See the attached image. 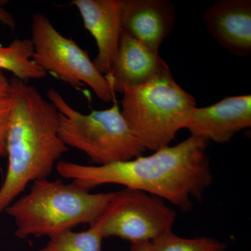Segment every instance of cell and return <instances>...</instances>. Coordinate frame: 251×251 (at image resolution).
Listing matches in <instances>:
<instances>
[{
	"mask_svg": "<svg viewBox=\"0 0 251 251\" xmlns=\"http://www.w3.org/2000/svg\"><path fill=\"white\" fill-rule=\"evenodd\" d=\"M30 39L34 48L31 60L44 72L54 74L74 88L88 86L105 103L116 100L108 80L97 70L87 51L63 36L45 14L33 16Z\"/></svg>",
	"mask_w": 251,
	"mask_h": 251,
	"instance_id": "cell-6",
	"label": "cell"
},
{
	"mask_svg": "<svg viewBox=\"0 0 251 251\" xmlns=\"http://www.w3.org/2000/svg\"><path fill=\"white\" fill-rule=\"evenodd\" d=\"M176 212L161 198L125 188L113 198L95 222L103 239L121 238L130 243L150 242L173 229Z\"/></svg>",
	"mask_w": 251,
	"mask_h": 251,
	"instance_id": "cell-7",
	"label": "cell"
},
{
	"mask_svg": "<svg viewBox=\"0 0 251 251\" xmlns=\"http://www.w3.org/2000/svg\"><path fill=\"white\" fill-rule=\"evenodd\" d=\"M251 126V96L225 97L217 103L193 109L184 126L191 135L209 142L228 143Z\"/></svg>",
	"mask_w": 251,
	"mask_h": 251,
	"instance_id": "cell-8",
	"label": "cell"
},
{
	"mask_svg": "<svg viewBox=\"0 0 251 251\" xmlns=\"http://www.w3.org/2000/svg\"><path fill=\"white\" fill-rule=\"evenodd\" d=\"M71 4L80 13L85 29L97 44L94 66L104 76L116 60L123 28L122 0H73Z\"/></svg>",
	"mask_w": 251,
	"mask_h": 251,
	"instance_id": "cell-9",
	"label": "cell"
},
{
	"mask_svg": "<svg viewBox=\"0 0 251 251\" xmlns=\"http://www.w3.org/2000/svg\"><path fill=\"white\" fill-rule=\"evenodd\" d=\"M115 193H92L74 181L39 179L4 211L14 219L18 239L50 238L78 225L93 224Z\"/></svg>",
	"mask_w": 251,
	"mask_h": 251,
	"instance_id": "cell-3",
	"label": "cell"
},
{
	"mask_svg": "<svg viewBox=\"0 0 251 251\" xmlns=\"http://www.w3.org/2000/svg\"><path fill=\"white\" fill-rule=\"evenodd\" d=\"M130 251H152L151 242H141L132 243Z\"/></svg>",
	"mask_w": 251,
	"mask_h": 251,
	"instance_id": "cell-19",
	"label": "cell"
},
{
	"mask_svg": "<svg viewBox=\"0 0 251 251\" xmlns=\"http://www.w3.org/2000/svg\"><path fill=\"white\" fill-rule=\"evenodd\" d=\"M209 142L191 135L174 146L165 147L126 161L105 166L57 162L64 179L90 191L103 184H119L161 198L182 211H191L193 200L201 201L213 181Z\"/></svg>",
	"mask_w": 251,
	"mask_h": 251,
	"instance_id": "cell-1",
	"label": "cell"
},
{
	"mask_svg": "<svg viewBox=\"0 0 251 251\" xmlns=\"http://www.w3.org/2000/svg\"><path fill=\"white\" fill-rule=\"evenodd\" d=\"M47 97L59 112L58 132L63 143L85 153L97 166L128 161L146 151L116 100L110 108L83 114L72 108L54 89L48 90Z\"/></svg>",
	"mask_w": 251,
	"mask_h": 251,
	"instance_id": "cell-4",
	"label": "cell"
},
{
	"mask_svg": "<svg viewBox=\"0 0 251 251\" xmlns=\"http://www.w3.org/2000/svg\"><path fill=\"white\" fill-rule=\"evenodd\" d=\"M103 239L94 226L82 232L71 229L50 238L48 244L39 251H103Z\"/></svg>",
	"mask_w": 251,
	"mask_h": 251,
	"instance_id": "cell-14",
	"label": "cell"
},
{
	"mask_svg": "<svg viewBox=\"0 0 251 251\" xmlns=\"http://www.w3.org/2000/svg\"><path fill=\"white\" fill-rule=\"evenodd\" d=\"M11 100L10 97L0 99V158L5 156L7 151Z\"/></svg>",
	"mask_w": 251,
	"mask_h": 251,
	"instance_id": "cell-16",
	"label": "cell"
},
{
	"mask_svg": "<svg viewBox=\"0 0 251 251\" xmlns=\"http://www.w3.org/2000/svg\"><path fill=\"white\" fill-rule=\"evenodd\" d=\"M122 114L146 150L170 145L184 128L196 102L172 74L122 91Z\"/></svg>",
	"mask_w": 251,
	"mask_h": 251,
	"instance_id": "cell-5",
	"label": "cell"
},
{
	"mask_svg": "<svg viewBox=\"0 0 251 251\" xmlns=\"http://www.w3.org/2000/svg\"><path fill=\"white\" fill-rule=\"evenodd\" d=\"M7 172L0 188L3 212L30 182L47 179L69 148L59 135V112L34 86L13 76Z\"/></svg>",
	"mask_w": 251,
	"mask_h": 251,
	"instance_id": "cell-2",
	"label": "cell"
},
{
	"mask_svg": "<svg viewBox=\"0 0 251 251\" xmlns=\"http://www.w3.org/2000/svg\"><path fill=\"white\" fill-rule=\"evenodd\" d=\"M172 74L159 52L122 31L116 60L105 77L115 93Z\"/></svg>",
	"mask_w": 251,
	"mask_h": 251,
	"instance_id": "cell-10",
	"label": "cell"
},
{
	"mask_svg": "<svg viewBox=\"0 0 251 251\" xmlns=\"http://www.w3.org/2000/svg\"><path fill=\"white\" fill-rule=\"evenodd\" d=\"M10 81L5 76L4 72L0 71V99L9 97Z\"/></svg>",
	"mask_w": 251,
	"mask_h": 251,
	"instance_id": "cell-18",
	"label": "cell"
},
{
	"mask_svg": "<svg viewBox=\"0 0 251 251\" xmlns=\"http://www.w3.org/2000/svg\"><path fill=\"white\" fill-rule=\"evenodd\" d=\"M0 23L11 29H14L16 26V21L12 14L5 9L1 3H0Z\"/></svg>",
	"mask_w": 251,
	"mask_h": 251,
	"instance_id": "cell-17",
	"label": "cell"
},
{
	"mask_svg": "<svg viewBox=\"0 0 251 251\" xmlns=\"http://www.w3.org/2000/svg\"><path fill=\"white\" fill-rule=\"evenodd\" d=\"M175 8L168 0H122V28L132 37L159 52L175 23Z\"/></svg>",
	"mask_w": 251,
	"mask_h": 251,
	"instance_id": "cell-12",
	"label": "cell"
},
{
	"mask_svg": "<svg viewBox=\"0 0 251 251\" xmlns=\"http://www.w3.org/2000/svg\"><path fill=\"white\" fill-rule=\"evenodd\" d=\"M34 48L31 39H15L8 46L0 44V71L27 82L46 76L47 73L31 60Z\"/></svg>",
	"mask_w": 251,
	"mask_h": 251,
	"instance_id": "cell-13",
	"label": "cell"
},
{
	"mask_svg": "<svg viewBox=\"0 0 251 251\" xmlns=\"http://www.w3.org/2000/svg\"><path fill=\"white\" fill-rule=\"evenodd\" d=\"M152 251H224L226 244L209 237L184 238L173 231L151 242Z\"/></svg>",
	"mask_w": 251,
	"mask_h": 251,
	"instance_id": "cell-15",
	"label": "cell"
},
{
	"mask_svg": "<svg viewBox=\"0 0 251 251\" xmlns=\"http://www.w3.org/2000/svg\"><path fill=\"white\" fill-rule=\"evenodd\" d=\"M204 20L219 46L239 57L251 55V0H219L206 8Z\"/></svg>",
	"mask_w": 251,
	"mask_h": 251,
	"instance_id": "cell-11",
	"label": "cell"
}]
</instances>
